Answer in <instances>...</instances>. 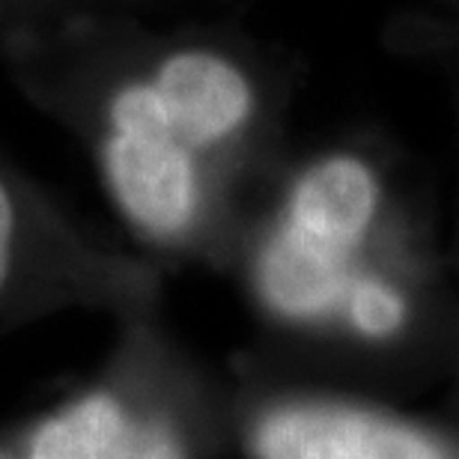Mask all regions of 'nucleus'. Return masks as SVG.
Wrapping results in <instances>:
<instances>
[{
	"label": "nucleus",
	"mask_w": 459,
	"mask_h": 459,
	"mask_svg": "<svg viewBox=\"0 0 459 459\" xmlns=\"http://www.w3.org/2000/svg\"><path fill=\"white\" fill-rule=\"evenodd\" d=\"M260 90L218 48H177L111 96L105 170L117 204L155 238H177L204 200V159L254 126Z\"/></svg>",
	"instance_id": "obj_2"
},
{
	"label": "nucleus",
	"mask_w": 459,
	"mask_h": 459,
	"mask_svg": "<svg viewBox=\"0 0 459 459\" xmlns=\"http://www.w3.org/2000/svg\"><path fill=\"white\" fill-rule=\"evenodd\" d=\"M13 242H15V209L4 182H0V287L6 283L9 265H13Z\"/></svg>",
	"instance_id": "obj_6"
},
{
	"label": "nucleus",
	"mask_w": 459,
	"mask_h": 459,
	"mask_svg": "<svg viewBox=\"0 0 459 459\" xmlns=\"http://www.w3.org/2000/svg\"><path fill=\"white\" fill-rule=\"evenodd\" d=\"M251 447L256 459H459V433L376 403L307 397L265 409Z\"/></svg>",
	"instance_id": "obj_3"
},
{
	"label": "nucleus",
	"mask_w": 459,
	"mask_h": 459,
	"mask_svg": "<svg viewBox=\"0 0 459 459\" xmlns=\"http://www.w3.org/2000/svg\"><path fill=\"white\" fill-rule=\"evenodd\" d=\"M132 427L114 397L93 394L36 433L30 459H126Z\"/></svg>",
	"instance_id": "obj_4"
},
{
	"label": "nucleus",
	"mask_w": 459,
	"mask_h": 459,
	"mask_svg": "<svg viewBox=\"0 0 459 459\" xmlns=\"http://www.w3.org/2000/svg\"><path fill=\"white\" fill-rule=\"evenodd\" d=\"M385 191L355 155H332L292 186L283 218L256 263L260 296L296 323L343 319L367 346L409 358L433 337V307L418 265L364 256L382 221Z\"/></svg>",
	"instance_id": "obj_1"
},
{
	"label": "nucleus",
	"mask_w": 459,
	"mask_h": 459,
	"mask_svg": "<svg viewBox=\"0 0 459 459\" xmlns=\"http://www.w3.org/2000/svg\"><path fill=\"white\" fill-rule=\"evenodd\" d=\"M126 459H188V451L168 424L146 420L132 427Z\"/></svg>",
	"instance_id": "obj_5"
}]
</instances>
